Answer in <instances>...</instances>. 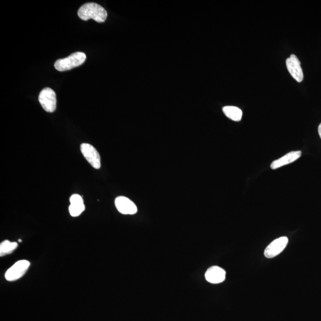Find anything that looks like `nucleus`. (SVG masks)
Returning <instances> with one entry per match:
<instances>
[{
    "mask_svg": "<svg viewBox=\"0 0 321 321\" xmlns=\"http://www.w3.org/2000/svg\"><path fill=\"white\" fill-rule=\"evenodd\" d=\"M70 202L69 211L71 216L76 217L80 216L85 209L82 197L78 194L73 195L70 198Z\"/></svg>",
    "mask_w": 321,
    "mask_h": 321,
    "instance_id": "9b49d317",
    "label": "nucleus"
},
{
    "mask_svg": "<svg viewBox=\"0 0 321 321\" xmlns=\"http://www.w3.org/2000/svg\"><path fill=\"white\" fill-rule=\"evenodd\" d=\"M286 66L290 74L297 82H301L303 81L302 69L301 68L300 61L296 55H291L290 57L286 59Z\"/></svg>",
    "mask_w": 321,
    "mask_h": 321,
    "instance_id": "0eeeda50",
    "label": "nucleus"
},
{
    "mask_svg": "<svg viewBox=\"0 0 321 321\" xmlns=\"http://www.w3.org/2000/svg\"><path fill=\"white\" fill-rule=\"evenodd\" d=\"M115 205L122 214L134 215L138 212L137 205L126 197H117L115 200Z\"/></svg>",
    "mask_w": 321,
    "mask_h": 321,
    "instance_id": "6e6552de",
    "label": "nucleus"
},
{
    "mask_svg": "<svg viewBox=\"0 0 321 321\" xmlns=\"http://www.w3.org/2000/svg\"><path fill=\"white\" fill-rule=\"evenodd\" d=\"M289 239L287 237H281L274 240L265 250L264 255L267 258H273L279 255L285 249Z\"/></svg>",
    "mask_w": 321,
    "mask_h": 321,
    "instance_id": "423d86ee",
    "label": "nucleus"
},
{
    "mask_svg": "<svg viewBox=\"0 0 321 321\" xmlns=\"http://www.w3.org/2000/svg\"><path fill=\"white\" fill-rule=\"evenodd\" d=\"M18 244L16 242H11L9 240H5L0 244V256H3L6 254H11L18 247Z\"/></svg>",
    "mask_w": 321,
    "mask_h": 321,
    "instance_id": "ddd939ff",
    "label": "nucleus"
},
{
    "mask_svg": "<svg viewBox=\"0 0 321 321\" xmlns=\"http://www.w3.org/2000/svg\"><path fill=\"white\" fill-rule=\"evenodd\" d=\"M318 133L320 136V138L321 139V123L319 124L318 127Z\"/></svg>",
    "mask_w": 321,
    "mask_h": 321,
    "instance_id": "4468645a",
    "label": "nucleus"
},
{
    "mask_svg": "<svg viewBox=\"0 0 321 321\" xmlns=\"http://www.w3.org/2000/svg\"><path fill=\"white\" fill-rule=\"evenodd\" d=\"M86 59L87 56L85 53L76 52L67 58L58 59L55 62L54 67L56 70L59 72L70 71L84 64Z\"/></svg>",
    "mask_w": 321,
    "mask_h": 321,
    "instance_id": "f03ea898",
    "label": "nucleus"
},
{
    "mask_svg": "<svg viewBox=\"0 0 321 321\" xmlns=\"http://www.w3.org/2000/svg\"><path fill=\"white\" fill-rule=\"evenodd\" d=\"M301 155H302V152L300 151L289 152L283 157L273 161L271 165V168L273 170H276L284 166V165L292 163L299 159L301 157Z\"/></svg>",
    "mask_w": 321,
    "mask_h": 321,
    "instance_id": "9d476101",
    "label": "nucleus"
},
{
    "mask_svg": "<svg viewBox=\"0 0 321 321\" xmlns=\"http://www.w3.org/2000/svg\"><path fill=\"white\" fill-rule=\"evenodd\" d=\"M39 101L44 110L48 112H53L57 107V99L55 92L52 89L45 88L39 95Z\"/></svg>",
    "mask_w": 321,
    "mask_h": 321,
    "instance_id": "7ed1b4c3",
    "label": "nucleus"
},
{
    "mask_svg": "<svg viewBox=\"0 0 321 321\" xmlns=\"http://www.w3.org/2000/svg\"><path fill=\"white\" fill-rule=\"evenodd\" d=\"M226 273L224 270L218 266L210 268L205 273V277L208 282L212 284H219L226 279Z\"/></svg>",
    "mask_w": 321,
    "mask_h": 321,
    "instance_id": "1a4fd4ad",
    "label": "nucleus"
},
{
    "mask_svg": "<svg viewBox=\"0 0 321 321\" xmlns=\"http://www.w3.org/2000/svg\"><path fill=\"white\" fill-rule=\"evenodd\" d=\"M19 241H20V242H21L22 240L19 239Z\"/></svg>",
    "mask_w": 321,
    "mask_h": 321,
    "instance_id": "2eb2a0df",
    "label": "nucleus"
},
{
    "mask_svg": "<svg viewBox=\"0 0 321 321\" xmlns=\"http://www.w3.org/2000/svg\"><path fill=\"white\" fill-rule=\"evenodd\" d=\"M81 151L84 157L95 169H99L101 167V157L96 149L88 144H82Z\"/></svg>",
    "mask_w": 321,
    "mask_h": 321,
    "instance_id": "39448f33",
    "label": "nucleus"
},
{
    "mask_svg": "<svg viewBox=\"0 0 321 321\" xmlns=\"http://www.w3.org/2000/svg\"><path fill=\"white\" fill-rule=\"evenodd\" d=\"M223 110L224 114L233 121H239L242 118V111L239 108L234 106H226L223 108Z\"/></svg>",
    "mask_w": 321,
    "mask_h": 321,
    "instance_id": "f8f14e48",
    "label": "nucleus"
},
{
    "mask_svg": "<svg viewBox=\"0 0 321 321\" xmlns=\"http://www.w3.org/2000/svg\"><path fill=\"white\" fill-rule=\"evenodd\" d=\"M78 15L83 21H87L92 19L98 23L104 22L108 15L104 8L95 3H88L83 5L79 9Z\"/></svg>",
    "mask_w": 321,
    "mask_h": 321,
    "instance_id": "f257e3e1",
    "label": "nucleus"
},
{
    "mask_svg": "<svg viewBox=\"0 0 321 321\" xmlns=\"http://www.w3.org/2000/svg\"><path fill=\"white\" fill-rule=\"evenodd\" d=\"M30 265L31 264L28 261H18L7 271L5 274L6 279L9 281H14L21 279L27 272Z\"/></svg>",
    "mask_w": 321,
    "mask_h": 321,
    "instance_id": "20e7f679",
    "label": "nucleus"
}]
</instances>
